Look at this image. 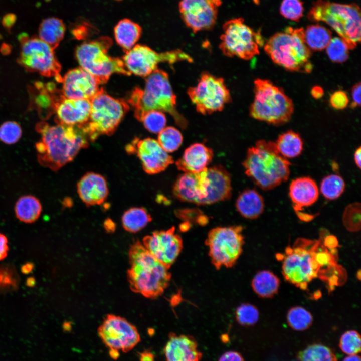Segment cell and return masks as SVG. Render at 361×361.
Masks as SVG:
<instances>
[{
	"label": "cell",
	"mask_w": 361,
	"mask_h": 361,
	"mask_svg": "<svg viewBox=\"0 0 361 361\" xmlns=\"http://www.w3.org/2000/svg\"><path fill=\"white\" fill-rule=\"evenodd\" d=\"M36 128L41 136L36 144L38 160L41 165L54 171L72 161L81 149L88 147L90 141L80 125H50L41 121Z\"/></svg>",
	"instance_id": "1"
},
{
	"label": "cell",
	"mask_w": 361,
	"mask_h": 361,
	"mask_svg": "<svg viewBox=\"0 0 361 361\" xmlns=\"http://www.w3.org/2000/svg\"><path fill=\"white\" fill-rule=\"evenodd\" d=\"M319 240L299 238L286 249L282 265L284 278L302 289L317 278L322 268L332 266L333 257L320 246Z\"/></svg>",
	"instance_id": "2"
},
{
	"label": "cell",
	"mask_w": 361,
	"mask_h": 361,
	"mask_svg": "<svg viewBox=\"0 0 361 361\" xmlns=\"http://www.w3.org/2000/svg\"><path fill=\"white\" fill-rule=\"evenodd\" d=\"M128 255L130 267L127 277L131 289L149 298L161 295L171 279L169 269L139 241L131 246Z\"/></svg>",
	"instance_id": "3"
},
{
	"label": "cell",
	"mask_w": 361,
	"mask_h": 361,
	"mask_svg": "<svg viewBox=\"0 0 361 361\" xmlns=\"http://www.w3.org/2000/svg\"><path fill=\"white\" fill-rule=\"evenodd\" d=\"M243 165L245 174L267 191L288 179L291 163L279 153L275 142L261 140L248 149Z\"/></svg>",
	"instance_id": "4"
},
{
	"label": "cell",
	"mask_w": 361,
	"mask_h": 361,
	"mask_svg": "<svg viewBox=\"0 0 361 361\" xmlns=\"http://www.w3.org/2000/svg\"><path fill=\"white\" fill-rule=\"evenodd\" d=\"M134 109V115L140 121L143 115L152 110L168 113L179 127L185 128L188 122L176 109L174 95L168 75L157 69L147 76L144 89L136 88L128 101Z\"/></svg>",
	"instance_id": "5"
},
{
	"label": "cell",
	"mask_w": 361,
	"mask_h": 361,
	"mask_svg": "<svg viewBox=\"0 0 361 361\" xmlns=\"http://www.w3.org/2000/svg\"><path fill=\"white\" fill-rule=\"evenodd\" d=\"M264 50L276 64L291 71L309 73L312 71L311 50L304 40V29L289 27L284 32L271 36Z\"/></svg>",
	"instance_id": "6"
},
{
	"label": "cell",
	"mask_w": 361,
	"mask_h": 361,
	"mask_svg": "<svg viewBox=\"0 0 361 361\" xmlns=\"http://www.w3.org/2000/svg\"><path fill=\"white\" fill-rule=\"evenodd\" d=\"M307 17L311 21L329 25L349 49L354 48L360 41V11L356 4L318 0L313 3Z\"/></svg>",
	"instance_id": "7"
},
{
	"label": "cell",
	"mask_w": 361,
	"mask_h": 361,
	"mask_svg": "<svg viewBox=\"0 0 361 361\" xmlns=\"http://www.w3.org/2000/svg\"><path fill=\"white\" fill-rule=\"evenodd\" d=\"M254 100L249 109L252 117L276 125L290 120L293 104L282 88L269 80L257 79L254 81Z\"/></svg>",
	"instance_id": "8"
},
{
	"label": "cell",
	"mask_w": 361,
	"mask_h": 361,
	"mask_svg": "<svg viewBox=\"0 0 361 361\" xmlns=\"http://www.w3.org/2000/svg\"><path fill=\"white\" fill-rule=\"evenodd\" d=\"M112 44L110 38L101 37L83 43L76 51V58L81 67L92 75L100 84L106 83L114 73L127 76L131 74L126 69L122 59L108 55V51Z\"/></svg>",
	"instance_id": "9"
},
{
	"label": "cell",
	"mask_w": 361,
	"mask_h": 361,
	"mask_svg": "<svg viewBox=\"0 0 361 361\" xmlns=\"http://www.w3.org/2000/svg\"><path fill=\"white\" fill-rule=\"evenodd\" d=\"M90 101L91 107L89 119L80 125L89 141H93L100 135L112 134L129 107L124 100L108 95L103 88Z\"/></svg>",
	"instance_id": "10"
},
{
	"label": "cell",
	"mask_w": 361,
	"mask_h": 361,
	"mask_svg": "<svg viewBox=\"0 0 361 361\" xmlns=\"http://www.w3.org/2000/svg\"><path fill=\"white\" fill-rule=\"evenodd\" d=\"M220 49L228 57L249 60L259 53L264 40L259 32L254 31L241 17L230 19L223 24Z\"/></svg>",
	"instance_id": "11"
},
{
	"label": "cell",
	"mask_w": 361,
	"mask_h": 361,
	"mask_svg": "<svg viewBox=\"0 0 361 361\" xmlns=\"http://www.w3.org/2000/svg\"><path fill=\"white\" fill-rule=\"evenodd\" d=\"M241 226L217 227L208 233L205 244L209 255L217 269L230 268L235 264L240 256L244 244Z\"/></svg>",
	"instance_id": "12"
},
{
	"label": "cell",
	"mask_w": 361,
	"mask_h": 361,
	"mask_svg": "<svg viewBox=\"0 0 361 361\" xmlns=\"http://www.w3.org/2000/svg\"><path fill=\"white\" fill-rule=\"evenodd\" d=\"M20 54L18 62L26 70L38 73L46 77H54L58 82L61 67L54 50L37 36L29 37L25 33L20 34Z\"/></svg>",
	"instance_id": "13"
},
{
	"label": "cell",
	"mask_w": 361,
	"mask_h": 361,
	"mask_svg": "<svg viewBox=\"0 0 361 361\" xmlns=\"http://www.w3.org/2000/svg\"><path fill=\"white\" fill-rule=\"evenodd\" d=\"M188 94L197 111L204 115L221 111L231 101L224 79L206 72L201 74L197 86L188 89Z\"/></svg>",
	"instance_id": "14"
},
{
	"label": "cell",
	"mask_w": 361,
	"mask_h": 361,
	"mask_svg": "<svg viewBox=\"0 0 361 361\" xmlns=\"http://www.w3.org/2000/svg\"><path fill=\"white\" fill-rule=\"evenodd\" d=\"M122 60L131 74L141 77H147L157 69L160 62L172 64L180 61H193L191 56L180 50L159 53L147 46L140 45H135L126 51Z\"/></svg>",
	"instance_id": "15"
},
{
	"label": "cell",
	"mask_w": 361,
	"mask_h": 361,
	"mask_svg": "<svg viewBox=\"0 0 361 361\" xmlns=\"http://www.w3.org/2000/svg\"><path fill=\"white\" fill-rule=\"evenodd\" d=\"M98 333L109 349L127 352L140 341L137 328L122 317L108 314L98 329Z\"/></svg>",
	"instance_id": "16"
},
{
	"label": "cell",
	"mask_w": 361,
	"mask_h": 361,
	"mask_svg": "<svg viewBox=\"0 0 361 361\" xmlns=\"http://www.w3.org/2000/svg\"><path fill=\"white\" fill-rule=\"evenodd\" d=\"M221 4L222 0H180L178 11L184 24L195 33L214 27Z\"/></svg>",
	"instance_id": "17"
},
{
	"label": "cell",
	"mask_w": 361,
	"mask_h": 361,
	"mask_svg": "<svg viewBox=\"0 0 361 361\" xmlns=\"http://www.w3.org/2000/svg\"><path fill=\"white\" fill-rule=\"evenodd\" d=\"M149 252L167 268L174 263L181 252L183 243L181 237L172 226L167 230L156 231L143 239Z\"/></svg>",
	"instance_id": "18"
},
{
	"label": "cell",
	"mask_w": 361,
	"mask_h": 361,
	"mask_svg": "<svg viewBox=\"0 0 361 361\" xmlns=\"http://www.w3.org/2000/svg\"><path fill=\"white\" fill-rule=\"evenodd\" d=\"M126 149L129 153L136 154L144 170L149 174L161 172L174 163L173 158L163 150L157 140L152 138H136Z\"/></svg>",
	"instance_id": "19"
},
{
	"label": "cell",
	"mask_w": 361,
	"mask_h": 361,
	"mask_svg": "<svg viewBox=\"0 0 361 361\" xmlns=\"http://www.w3.org/2000/svg\"><path fill=\"white\" fill-rule=\"evenodd\" d=\"M61 82L62 93L69 99L91 100L100 89L97 80L81 67L69 71Z\"/></svg>",
	"instance_id": "20"
},
{
	"label": "cell",
	"mask_w": 361,
	"mask_h": 361,
	"mask_svg": "<svg viewBox=\"0 0 361 361\" xmlns=\"http://www.w3.org/2000/svg\"><path fill=\"white\" fill-rule=\"evenodd\" d=\"M208 185L207 168L197 173L184 172L177 177L172 192L180 201L201 205L207 196Z\"/></svg>",
	"instance_id": "21"
},
{
	"label": "cell",
	"mask_w": 361,
	"mask_h": 361,
	"mask_svg": "<svg viewBox=\"0 0 361 361\" xmlns=\"http://www.w3.org/2000/svg\"><path fill=\"white\" fill-rule=\"evenodd\" d=\"M30 106L35 109L41 119L45 120L54 113L58 102L63 96L53 83L35 82L29 88Z\"/></svg>",
	"instance_id": "22"
},
{
	"label": "cell",
	"mask_w": 361,
	"mask_h": 361,
	"mask_svg": "<svg viewBox=\"0 0 361 361\" xmlns=\"http://www.w3.org/2000/svg\"><path fill=\"white\" fill-rule=\"evenodd\" d=\"M91 107L90 100L69 99L63 96L55 108L56 122L69 126L83 124L89 119Z\"/></svg>",
	"instance_id": "23"
},
{
	"label": "cell",
	"mask_w": 361,
	"mask_h": 361,
	"mask_svg": "<svg viewBox=\"0 0 361 361\" xmlns=\"http://www.w3.org/2000/svg\"><path fill=\"white\" fill-rule=\"evenodd\" d=\"M164 352L166 361H200L202 356L193 336L174 333L169 334Z\"/></svg>",
	"instance_id": "24"
},
{
	"label": "cell",
	"mask_w": 361,
	"mask_h": 361,
	"mask_svg": "<svg viewBox=\"0 0 361 361\" xmlns=\"http://www.w3.org/2000/svg\"><path fill=\"white\" fill-rule=\"evenodd\" d=\"M289 195L293 207L298 216L306 220L302 211L314 204L319 197V190L315 181L309 177H301L292 180Z\"/></svg>",
	"instance_id": "25"
},
{
	"label": "cell",
	"mask_w": 361,
	"mask_h": 361,
	"mask_svg": "<svg viewBox=\"0 0 361 361\" xmlns=\"http://www.w3.org/2000/svg\"><path fill=\"white\" fill-rule=\"evenodd\" d=\"M209 185L207 196L201 205H210L229 199L231 196V176L222 165H217L207 168Z\"/></svg>",
	"instance_id": "26"
},
{
	"label": "cell",
	"mask_w": 361,
	"mask_h": 361,
	"mask_svg": "<svg viewBox=\"0 0 361 361\" xmlns=\"http://www.w3.org/2000/svg\"><path fill=\"white\" fill-rule=\"evenodd\" d=\"M77 188L80 199L87 206L102 204L108 194L105 178L94 172L87 173L81 177Z\"/></svg>",
	"instance_id": "27"
},
{
	"label": "cell",
	"mask_w": 361,
	"mask_h": 361,
	"mask_svg": "<svg viewBox=\"0 0 361 361\" xmlns=\"http://www.w3.org/2000/svg\"><path fill=\"white\" fill-rule=\"evenodd\" d=\"M213 157L212 150L202 143L191 145L176 163L177 169L185 173H197L205 169Z\"/></svg>",
	"instance_id": "28"
},
{
	"label": "cell",
	"mask_w": 361,
	"mask_h": 361,
	"mask_svg": "<svg viewBox=\"0 0 361 361\" xmlns=\"http://www.w3.org/2000/svg\"><path fill=\"white\" fill-rule=\"evenodd\" d=\"M236 207L237 211L244 218L256 219L264 211V200L257 191L247 189L238 196Z\"/></svg>",
	"instance_id": "29"
},
{
	"label": "cell",
	"mask_w": 361,
	"mask_h": 361,
	"mask_svg": "<svg viewBox=\"0 0 361 361\" xmlns=\"http://www.w3.org/2000/svg\"><path fill=\"white\" fill-rule=\"evenodd\" d=\"M141 34L140 26L129 19L121 20L114 28L115 40L125 52L134 46Z\"/></svg>",
	"instance_id": "30"
},
{
	"label": "cell",
	"mask_w": 361,
	"mask_h": 361,
	"mask_svg": "<svg viewBox=\"0 0 361 361\" xmlns=\"http://www.w3.org/2000/svg\"><path fill=\"white\" fill-rule=\"evenodd\" d=\"M65 31V27L61 20L54 17L48 18L41 23L38 37L54 50L63 39Z\"/></svg>",
	"instance_id": "31"
},
{
	"label": "cell",
	"mask_w": 361,
	"mask_h": 361,
	"mask_svg": "<svg viewBox=\"0 0 361 361\" xmlns=\"http://www.w3.org/2000/svg\"><path fill=\"white\" fill-rule=\"evenodd\" d=\"M254 291L260 297L270 298L278 291L280 286L279 278L269 270H262L257 272L252 281Z\"/></svg>",
	"instance_id": "32"
},
{
	"label": "cell",
	"mask_w": 361,
	"mask_h": 361,
	"mask_svg": "<svg viewBox=\"0 0 361 361\" xmlns=\"http://www.w3.org/2000/svg\"><path fill=\"white\" fill-rule=\"evenodd\" d=\"M42 209V205L39 200L31 195L20 197L15 206L17 218L26 223L35 222L40 217Z\"/></svg>",
	"instance_id": "33"
},
{
	"label": "cell",
	"mask_w": 361,
	"mask_h": 361,
	"mask_svg": "<svg viewBox=\"0 0 361 361\" xmlns=\"http://www.w3.org/2000/svg\"><path fill=\"white\" fill-rule=\"evenodd\" d=\"M275 143L279 153L286 159L298 156L303 149L301 137L292 130L281 134Z\"/></svg>",
	"instance_id": "34"
},
{
	"label": "cell",
	"mask_w": 361,
	"mask_h": 361,
	"mask_svg": "<svg viewBox=\"0 0 361 361\" xmlns=\"http://www.w3.org/2000/svg\"><path fill=\"white\" fill-rule=\"evenodd\" d=\"M331 38L330 30L319 24L309 25L304 29V40L310 50L325 49Z\"/></svg>",
	"instance_id": "35"
},
{
	"label": "cell",
	"mask_w": 361,
	"mask_h": 361,
	"mask_svg": "<svg viewBox=\"0 0 361 361\" xmlns=\"http://www.w3.org/2000/svg\"><path fill=\"white\" fill-rule=\"evenodd\" d=\"M151 220V216L144 208L134 207L124 212L122 224L126 231L136 233L144 228Z\"/></svg>",
	"instance_id": "36"
},
{
	"label": "cell",
	"mask_w": 361,
	"mask_h": 361,
	"mask_svg": "<svg viewBox=\"0 0 361 361\" xmlns=\"http://www.w3.org/2000/svg\"><path fill=\"white\" fill-rule=\"evenodd\" d=\"M289 326L296 331H304L309 328L313 322L311 313L305 308L296 306L291 308L287 314Z\"/></svg>",
	"instance_id": "37"
},
{
	"label": "cell",
	"mask_w": 361,
	"mask_h": 361,
	"mask_svg": "<svg viewBox=\"0 0 361 361\" xmlns=\"http://www.w3.org/2000/svg\"><path fill=\"white\" fill-rule=\"evenodd\" d=\"M299 361H337L336 356L329 347L321 344H313L299 352Z\"/></svg>",
	"instance_id": "38"
},
{
	"label": "cell",
	"mask_w": 361,
	"mask_h": 361,
	"mask_svg": "<svg viewBox=\"0 0 361 361\" xmlns=\"http://www.w3.org/2000/svg\"><path fill=\"white\" fill-rule=\"evenodd\" d=\"M20 277L15 266L10 263L0 265V294L18 289Z\"/></svg>",
	"instance_id": "39"
},
{
	"label": "cell",
	"mask_w": 361,
	"mask_h": 361,
	"mask_svg": "<svg viewBox=\"0 0 361 361\" xmlns=\"http://www.w3.org/2000/svg\"><path fill=\"white\" fill-rule=\"evenodd\" d=\"M343 179L337 174H330L324 177L320 183V192L327 200L338 198L345 189Z\"/></svg>",
	"instance_id": "40"
},
{
	"label": "cell",
	"mask_w": 361,
	"mask_h": 361,
	"mask_svg": "<svg viewBox=\"0 0 361 361\" xmlns=\"http://www.w3.org/2000/svg\"><path fill=\"white\" fill-rule=\"evenodd\" d=\"M183 138L180 131L173 127H165L158 133L159 144L167 153L177 150L182 144Z\"/></svg>",
	"instance_id": "41"
},
{
	"label": "cell",
	"mask_w": 361,
	"mask_h": 361,
	"mask_svg": "<svg viewBox=\"0 0 361 361\" xmlns=\"http://www.w3.org/2000/svg\"><path fill=\"white\" fill-rule=\"evenodd\" d=\"M349 50L346 43L338 37L331 38L326 47V53L329 58L333 62L337 63H342L347 60Z\"/></svg>",
	"instance_id": "42"
},
{
	"label": "cell",
	"mask_w": 361,
	"mask_h": 361,
	"mask_svg": "<svg viewBox=\"0 0 361 361\" xmlns=\"http://www.w3.org/2000/svg\"><path fill=\"white\" fill-rule=\"evenodd\" d=\"M140 121L142 122L145 128L150 132L159 133L165 127L166 119L164 113L159 111L152 110L145 113Z\"/></svg>",
	"instance_id": "43"
},
{
	"label": "cell",
	"mask_w": 361,
	"mask_h": 361,
	"mask_svg": "<svg viewBox=\"0 0 361 361\" xmlns=\"http://www.w3.org/2000/svg\"><path fill=\"white\" fill-rule=\"evenodd\" d=\"M360 204L353 203L344 209L342 221L345 227L350 232H356L360 228Z\"/></svg>",
	"instance_id": "44"
},
{
	"label": "cell",
	"mask_w": 361,
	"mask_h": 361,
	"mask_svg": "<svg viewBox=\"0 0 361 361\" xmlns=\"http://www.w3.org/2000/svg\"><path fill=\"white\" fill-rule=\"evenodd\" d=\"M339 346L342 351L348 355L357 354L361 349L359 334L353 330L346 331L340 337Z\"/></svg>",
	"instance_id": "45"
},
{
	"label": "cell",
	"mask_w": 361,
	"mask_h": 361,
	"mask_svg": "<svg viewBox=\"0 0 361 361\" xmlns=\"http://www.w3.org/2000/svg\"><path fill=\"white\" fill-rule=\"evenodd\" d=\"M237 322L243 326H249L255 324L259 318L257 308L249 303H244L239 306L236 311Z\"/></svg>",
	"instance_id": "46"
},
{
	"label": "cell",
	"mask_w": 361,
	"mask_h": 361,
	"mask_svg": "<svg viewBox=\"0 0 361 361\" xmlns=\"http://www.w3.org/2000/svg\"><path fill=\"white\" fill-rule=\"evenodd\" d=\"M22 130L20 125L13 121H6L0 126V140L8 145L17 143L21 138Z\"/></svg>",
	"instance_id": "47"
},
{
	"label": "cell",
	"mask_w": 361,
	"mask_h": 361,
	"mask_svg": "<svg viewBox=\"0 0 361 361\" xmlns=\"http://www.w3.org/2000/svg\"><path fill=\"white\" fill-rule=\"evenodd\" d=\"M280 12L285 18L298 21L303 16V3L300 0H283Z\"/></svg>",
	"instance_id": "48"
},
{
	"label": "cell",
	"mask_w": 361,
	"mask_h": 361,
	"mask_svg": "<svg viewBox=\"0 0 361 361\" xmlns=\"http://www.w3.org/2000/svg\"><path fill=\"white\" fill-rule=\"evenodd\" d=\"M329 102L333 108L336 109H343L348 104L349 99L345 92L338 90L331 95Z\"/></svg>",
	"instance_id": "49"
},
{
	"label": "cell",
	"mask_w": 361,
	"mask_h": 361,
	"mask_svg": "<svg viewBox=\"0 0 361 361\" xmlns=\"http://www.w3.org/2000/svg\"><path fill=\"white\" fill-rule=\"evenodd\" d=\"M360 83L354 85L351 90L352 102L350 107L354 108L360 105Z\"/></svg>",
	"instance_id": "50"
},
{
	"label": "cell",
	"mask_w": 361,
	"mask_h": 361,
	"mask_svg": "<svg viewBox=\"0 0 361 361\" xmlns=\"http://www.w3.org/2000/svg\"><path fill=\"white\" fill-rule=\"evenodd\" d=\"M218 361H244V359L239 352L229 351L223 353Z\"/></svg>",
	"instance_id": "51"
},
{
	"label": "cell",
	"mask_w": 361,
	"mask_h": 361,
	"mask_svg": "<svg viewBox=\"0 0 361 361\" xmlns=\"http://www.w3.org/2000/svg\"><path fill=\"white\" fill-rule=\"evenodd\" d=\"M8 243L7 237L0 232V261L7 256L9 250Z\"/></svg>",
	"instance_id": "52"
},
{
	"label": "cell",
	"mask_w": 361,
	"mask_h": 361,
	"mask_svg": "<svg viewBox=\"0 0 361 361\" xmlns=\"http://www.w3.org/2000/svg\"><path fill=\"white\" fill-rule=\"evenodd\" d=\"M17 17L13 13H9L5 15L2 20V23L4 27L9 32L10 31L13 26L16 22Z\"/></svg>",
	"instance_id": "53"
},
{
	"label": "cell",
	"mask_w": 361,
	"mask_h": 361,
	"mask_svg": "<svg viewBox=\"0 0 361 361\" xmlns=\"http://www.w3.org/2000/svg\"><path fill=\"white\" fill-rule=\"evenodd\" d=\"M311 94L314 98L319 99L323 96V90L319 86H314L311 89Z\"/></svg>",
	"instance_id": "54"
},
{
	"label": "cell",
	"mask_w": 361,
	"mask_h": 361,
	"mask_svg": "<svg viewBox=\"0 0 361 361\" xmlns=\"http://www.w3.org/2000/svg\"><path fill=\"white\" fill-rule=\"evenodd\" d=\"M34 267V264L32 262H27L22 266L21 272L23 274H28L32 272Z\"/></svg>",
	"instance_id": "55"
},
{
	"label": "cell",
	"mask_w": 361,
	"mask_h": 361,
	"mask_svg": "<svg viewBox=\"0 0 361 361\" xmlns=\"http://www.w3.org/2000/svg\"><path fill=\"white\" fill-rule=\"evenodd\" d=\"M140 361H154L153 354L149 351H145L140 354Z\"/></svg>",
	"instance_id": "56"
},
{
	"label": "cell",
	"mask_w": 361,
	"mask_h": 361,
	"mask_svg": "<svg viewBox=\"0 0 361 361\" xmlns=\"http://www.w3.org/2000/svg\"><path fill=\"white\" fill-rule=\"evenodd\" d=\"M354 160L358 168H360L361 165V148L359 147L354 152Z\"/></svg>",
	"instance_id": "57"
},
{
	"label": "cell",
	"mask_w": 361,
	"mask_h": 361,
	"mask_svg": "<svg viewBox=\"0 0 361 361\" xmlns=\"http://www.w3.org/2000/svg\"><path fill=\"white\" fill-rule=\"evenodd\" d=\"M343 361H360V357L357 354L349 355L344 358Z\"/></svg>",
	"instance_id": "58"
},
{
	"label": "cell",
	"mask_w": 361,
	"mask_h": 361,
	"mask_svg": "<svg viewBox=\"0 0 361 361\" xmlns=\"http://www.w3.org/2000/svg\"><path fill=\"white\" fill-rule=\"evenodd\" d=\"M36 284V280L34 277H30L26 280V285L28 287H32L35 286Z\"/></svg>",
	"instance_id": "59"
},
{
	"label": "cell",
	"mask_w": 361,
	"mask_h": 361,
	"mask_svg": "<svg viewBox=\"0 0 361 361\" xmlns=\"http://www.w3.org/2000/svg\"><path fill=\"white\" fill-rule=\"evenodd\" d=\"M110 356L114 359H117L119 356V351L115 349H109Z\"/></svg>",
	"instance_id": "60"
}]
</instances>
